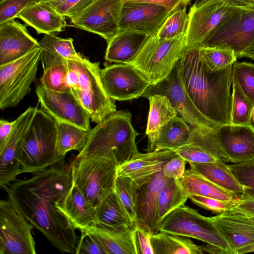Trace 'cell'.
Returning a JSON list of instances; mask_svg holds the SVG:
<instances>
[{
    "mask_svg": "<svg viewBox=\"0 0 254 254\" xmlns=\"http://www.w3.org/2000/svg\"><path fill=\"white\" fill-rule=\"evenodd\" d=\"M189 194L179 180L168 179L158 192L157 202V219L160 225L163 219L178 207L185 204Z\"/></svg>",
    "mask_w": 254,
    "mask_h": 254,
    "instance_id": "d6a6232c",
    "label": "cell"
},
{
    "mask_svg": "<svg viewBox=\"0 0 254 254\" xmlns=\"http://www.w3.org/2000/svg\"><path fill=\"white\" fill-rule=\"evenodd\" d=\"M41 49L36 48L21 58L0 65V109L17 106L29 93L41 61Z\"/></svg>",
    "mask_w": 254,
    "mask_h": 254,
    "instance_id": "ba28073f",
    "label": "cell"
},
{
    "mask_svg": "<svg viewBox=\"0 0 254 254\" xmlns=\"http://www.w3.org/2000/svg\"><path fill=\"white\" fill-rule=\"evenodd\" d=\"M179 180L189 196L196 194L225 201L234 200L239 197L194 172L190 168L186 170L184 176Z\"/></svg>",
    "mask_w": 254,
    "mask_h": 254,
    "instance_id": "4dcf8cb0",
    "label": "cell"
},
{
    "mask_svg": "<svg viewBox=\"0 0 254 254\" xmlns=\"http://www.w3.org/2000/svg\"><path fill=\"white\" fill-rule=\"evenodd\" d=\"M233 207L254 217V198L238 197L235 200Z\"/></svg>",
    "mask_w": 254,
    "mask_h": 254,
    "instance_id": "f5cc1de1",
    "label": "cell"
},
{
    "mask_svg": "<svg viewBox=\"0 0 254 254\" xmlns=\"http://www.w3.org/2000/svg\"><path fill=\"white\" fill-rule=\"evenodd\" d=\"M168 179L161 171L145 183L136 186L137 223L152 234L159 232L157 214V196Z\"/></svg>",
    "mask_w": 254,
    "mask_h": 254,
    "instance_id": "7402d4cb",
    "label": "cell"
},
{
    "mask_svg": "<svg viewBox=\"0 0 254 254\" xmlns=\"http://www.w3.org/2000/svg\"><path fill=\"white\" fill-rule=\"evenodd\" d=\"M75 254H108L99 238L88 232H81Z\"/></svg>",
    "mask_w": 254,
    "mask_h": 254,
    "instance_id": "7dc6e473",
    "label": "cell"
},
{
    "mask_svg": "<svg viewBox=\"0 0 254 254\" xmlns=\"http://www.w3.org/2000/svg\"><path fill=\"white\" fill-rule=\"evenodd\" d=\"M18 18L32 27L38 34L56 35L64 30L65 17L48 1L41 0L29 6Z\"/></svg>",
    "mask_w": 254,
    "mask_h": 254,
    "instance_id": "cb8c5ba5",
    "label": "cell"
},
{
    "mask_svg": "<svg viewBox=\"0 0 254 254\" xmlns=\"http://www.w3.org/2000/svg\"><path fill=\"white\" fill-rule=\"evenodd\" d=\"M252 120H253V122L254 123V111H253Z\"/></svg>",
    "mask_w": 254,
    "mask_h": 254,
    "instance_id": "94428289",
    "label": "cell"
},
{
    "mask_svg": "<svg viewBox=\"0 0 254 254\" xmlns=\"http://www.w3.org/2000/svg\"><path fill=\"white\" fill-rule=\"evenodd\" d=\"M100 76L107 94L116 101L138 98L150 85L147 78L130 64L106 66L101 68Z\"/></svg>",
    "mask_w": 254,
    "mask_h": 254,
    "instance_id": "9a60e30c",
    "label": "cell"
},
{
    "mask_svg": "<svg viewBox=\"0 0 254 254\" xmlns=\"http://www.w3.org/2000/svg\"><path fill=\"white\" fill-rule=\"evenodd\" d=\"M214 133L229 162L239 164L254 160V127L221 125Z\"/></svg>",
    "mask_w": 254,
    "mask_h": 254,
    "instance_id": "d6986e66",
    "label": "cell"
},
{
    "mask_svg": "<svg viewBox=\"0 0 254 254\" xmlns=\"http://www.w3.org/2000/svg\"><path fill=\"white\" fill-rule=\"evenodd\" d=\"M189 21L187 8L179 9L173 12L165 20L156 33L161 40L173 39L186 34Z\"/></svg>",
    "mask_w": 254,
    "mask_h": 254,
    "instance_id": "f35d334b",
    "label": "cell"
},
{
    "mask_svg": "<svg viewBox=\"0 0 254 254\" xmlns=\"http://www.w3.org/2000/svg\"><path fill=\"white\" fill-rule=\"evenodd\" d=\"M66 211L76 230L86 232L98 224L97 209L73 184L66 201Z\"/></svg>",
    "mask_w": 254,
    "mask_h": 254,
    "instance_id": "484cf974",
    "label": "cell"
},
{
    "mask_svg": "<svg viewBox=\"0 0 254 254\" xmlns=\"http://www.w3.org/2000/svg\"><path fill=\"white\" fill-rule=\"evenodd\" d=\"M228 166L243 187V192L239 197L254 198V160Z\"/></svg>",
    "mask_w": 254,
    "mask_h": 254,
    "instance_id": "b9f144b4",
    "label": "cell"
},
{
    "mask_svg": "<svg viewBox=\"0 0 254 254\" xmlns=\"http://www.w3.org/2000/svg\"><path fill=\"white\" fill-rule=\"evenodd\" d=\"M115 190L130 221L136 220L137 189L135 184L128 177L118 176Z\"/></svg>",
    "mask_w": 254,
    "mask_h": 254,
    "instance_id": "60d3db41",
    "label": "cell"
},
{
    "mask_svg": "<svg viewBox=\"0 0 254 254\" xmlns=\"http://www.w3.org/2000/svg\"><path fill=\"white\" fill-rule=\"evenodd\" d=\"M249 216L251 217V218L252 219V220L254 221V216H251L250 215H249Z\"/></svg>",
    "mask_w": 254,
    "mask_h": 254,
    "instance_id": "6125c7cd",
    "label": "cell"
},
{
    "mask_svg": "<svg viewBox=\"0 0 254 254\" xmlns=\"http://www.w3.org/2000/svg\"><path fill=\"white\" fill-rule=\"evenodd\" d=\"M191 0H125L126 2H141L157 4L163 6L171 12L187 7Z\"/></svg>",
    "mask_w": 254,
    "mask_h": 254,
    "instance_id": "816d5d0a",
    "label": "cell"
},
{
    "mask_svg": "<svg viewBox=\"0 0 254 254\" xmlns=\"http://www.w3.org/2000/svg\"><path fill=\"white\" fill-rule=\"evenodd\" d=\"M151 242L154 254H203L200 246L183 236L159 232L152 235Z\"/></svg>",
    "mask_w": 254,
    "mask_h": 254,
    "instance_id": "1f68e13d",
    "label": "cell"
},
{
    "mask_svg": "<svg viewBox=\"0 0 254 254\" xmlns=\"http://www.w3.org/2000/svg\"><path fill=\"white\" fill-rule=\"evenodd\" d=\"M156 94L167 96L172 106L192 127L215 130L221 125L206 118L193 104L181 78L180 61L164 79L155 85H150L142 97L147 98Z\"/></svg>",
    "mask_w": 254,
    "mask_h": 254,
    "instance_id": "7c38bea8",
    "label": "cell"
},
{
    "mask_svg": "<svg viewBox=\"0 0 254 254\" xmlns=\"http://www.w3.org/2000/svg\"><path fill=\"white\" fill-rule=\"evenodd\" d=\"M248 58L254 60V43L252 47L245 54H244L241 58Z\"/></svg>",
    "mask_w": 254,
    "mask_h": 254,
    "instance_id": "6f0895ef",
    "label": "cell"
},
{
    "mask_svg": "<svg viewBox=\"0 0 254 254\" xmlns=\"http://www.w3.org/2000/svg\"><path fill=\"white\" fill-rule=\"evenodd\" d=\"M156 34L150 36L130 64L147 78L150 85H155L164 79L189 51L185 34L171 39L161 40Z\"/></svg>",
    "mask_w": 254,
    "mask_h": 254,
    "instance_id": "52a82bcc",
    "label": "cell"
},
{
    "mask_svg": "<svg viewBox=\"0 0 254 254\" xmlns=\"http://www.w3.org/2000/svg\"><path fill=\"white\" fill-rule=\"evenodd\" d=\"M57 134L58 122L37 108L18 148L21 174H33L63 160L57 154Z\"/></svg>",
    "mask_w": 254,
    "mask_h": 254,
    "instance_id": "277c9868",
    "label": "cell"
},
{
    "mask_svg": "<svg viewBox=\"0 0 254 254\" xmlns=\"http://www.w3.org/2000/svg\"><path fill=\"white\" fill-rule=\"evenodd\" d=\"M172 13L157 4L125 2L120 18L119 30L133 31L150 36L158 32Z\"/></svg>",
    "mask_w": 254,
    "mask_h": 254,
    "instance_id": "e0dca14e",
    "label": "cell"
},
{
    "mask_svg": "<svg viewBox=\"0 0 254 254\" xmlns=\"http://www.w3.org/2000/svg\"><path fill=\"white\" fill-rule=\"evenodd\" d=\"M128 111L110 114L89 132L87 141L76 157L100 155L114 156L119 165L139 153L135 142L139 133L133 128Z\"/></svg>",
    "mask_w": 254,
    "mask_h": 254,
    "instance_id": "3957f363",
    "label": "cell"
},
{
    "mask_svg": "<svg viewBox=\"0 0 254 254\" xmlns=\"http://www.w3.org/2000/svg\"><path fill=\"white\" fill-rule=\"evenodd\" d=\"M152 235L149 231L139 226L137 221L136 240L139 254H154L151 242Z\"/></svg>",
    "mask_w": 254,
    "mask_h": 254,
    "instance_id": "f907efd6",
    "label": "cell"
},
{
    "mask_svg": "<svg viewBox=\"0 0 254 254\" xmlns=\"http://www.w3.org/2000/svg\"><path fill=\"white\" fill-rule=\"evenodd\" d=\"M125 0H94L81 13L70 19V26L96 34L109 42L119 31Z\"/></svg>",
    "mask_w": 254,
    "mask_h": 254,
    "instance_id": "5bb4252c",
    "label": "cell"
},
{
    "mask_svg": "<svg viewBox=\"0 0 254 254\" xmlns=\"http://www.w3.org/2000/svg\"><path fill=\"white\" fill-rule=\"evenodd\" d=\"M159 231L194 238L219 247L228 254H236L208 217L185 204L175 209L163 219Z\"/></svg>",
    "mask_w": 254,
    "mask_h": 254,
    "instance_id": "9c48e42d",
    "label": "cell"
},
{
    "mask_svg": "<svg viewBox=\"0 0 254 254\" xmlns=\"http://www.w3.org/2000/svg\"><path fill=\"white\" fill-rule=\"evenodd\" d=\"M176 154L188 163H206L219 159L205 149L191 143H188L174 149Z\"/></svg>",
    "mask_w": 254,
    "mask_h": 254,
    "instance_id": "ee69618b",
    "label": "cell"
},
{
    "mask_svg": "<svg viewBox=\"0 0 254 254\" xmlns=\"http://www.w3.org/2000/svg\"><path fill=\"white\" fill-rule=\"evenodd\" d=\"M200 59L211 70L218 71L233 64L237 59L230 49L200 46L198 48Z\"/></svg>",
    "mask_w": 254,
    "mask_h": 254,
    "instance_id": "74e56055",
    "label": "cell"
},
{
    "mask_svg": "<svg viewBox=\"0 0 254 254\" xmlns=\"http://www.w3.org/2000/svg\"><path fill=\"white\" fill-rule=\"evenodd\" d=\"M194 0L189 13L186 39L189 50L200 47L210 33L239 7L224 0Z\"/></svg>",
    "mask_w": 254,
    "mask_h": 254,
    "instance_id": "4fadbf2b",
    "label": "cell"
},
{
    "mask_svg": "<svg viewBox=\"0 0 254 254\" xmlns=\"http://www.w3.org/2000/svg\"><path fill=\"white\" fill-rule=\"evenodd\" d=\"M119 165L113 155L76 157L71 163L73 184L97 209L116 189Z\"/></svg>",
    "mask_w": 254,
    "mask_h": 254,
    "instance_id": "8992f818",
    "label": "cell"
},
{
    "mask_svg": "<svg viewBox=\"0 0 254 254\" xmlns=\"http://www.w3.org/2000/svg\"><path fill=\"white\" fill-rule=\"evenodd\" d=\"M38 47L39 42L26 25L14 20L0 25V65L17 60Z\"/></svg>",
    "mask_w": 254,
    "mask_h": 254,
    "instance_id": "44dd1931",
    "label": "cell"
},
{
    "mask_svg": "<svg viewBox=\"0 0 254 254\" xmlns=\"http://www.w3.org/2000/svg\"><path fill=\"white\" fill-rule=\"evenodd\" d=\"M189 163L190 169L194 172L239 197L242 194V186L226 162L218 159L214 162Z\"/></svg>",
    "mask_w": 254,
    "mask_h": 254,
    "instance_id": "4316f807",
    "label": "cell"
},
{
    "mask_svg": "<svg viewBox=\"0 0 254 254\" xmlns=\"http://www.w3.org/2000/svg\"><path fill=\"white\" fill-rule=\"evenodd\" d=\"M200 248L203 254H228L227 252L220 247L208 243L201 245Z\"/></svg>",
    "mask_w": 254,
    "mask_h": 254,
    "instance_id": "11a10c76",
    "label": "cell"
},
{
    "mask_svg": "<svg viewBox=\"0 0 254 254\" xmlns=\"http://www.w3.org/2000/svg\"><path fill=\"white\" fill-rule=\"evenodd\" d=\"M186 162L183 158L177 155L164 165L162 171L163 175L169 179L180 180L185 172Z\"/></svg>",
    "mask_w": 254,
    "mask_h": 254,
    "instance_id": "681fc988",
    "label": "cell"
},
{
    "mask_svg": "<svg viewBox=\"0 0 254 254\" xmlns=\"http://www.w3.org/2000/svg\"><path fill=\"white\" fill-rule=\"evenodd\" d=\"M14 121L10 122L4 119L0 120V149L7 142L13 129Z\"/></svg>",
    "mask_w": 254,
    "mask_h": 254,
    "instance_id": "db71d44e",
    "label": "cell"
},
{
    "mask_svg": "<svg viewBox=\"0 0 254 254\" xmlns=\"http://www.w3.org/2000/svg\"><path fill=\"white\" fill-rule=\"evenodd\" d=\"M2 0H0V1H2Z\"/></svg>",
    "mask_w": 254,
    "mask_h": 254,
    "instance_id": "be15d7a7",
    "label": "cell"
},
{
    "mask_svg": "<svg viewBox=\"0 0 254 254\" xmlns=\"http://www.w3.org/2000/svg\"><path fill=\"white\" fill-rule=\"evenodd\" d=\"M73 185L71 166L63 160L5 187L26 219L59 251L76 254L79 238L66 211Z\"/></svg>",
    "mask_w": 254,
    "mask_h": 254,
    "instance_id": "6da1fadb",
    "label": "cell"
},
{
    "mask_svg": "<svg viewBox=\"0 0 254 254\" xmlns=\"http://www.w3.org/2000/svg\"><path fill=\"white\" fill-rule=\"evenodd\" d=\"M72 38H62L54 34H45L39 42L41 49V61L43 68L65 60H79L83 58L76 52Z\"/></svg>",
    "mask_w": 254,
    "mask_h": 254,
    "instance_id": "f1b7e54d",
    "label": "cell"
},
{
    "mask_svg": "<svg viewBox=\"0 0 254 254\" xmlns=\"http://www.w3.org/2000/svg\"><path fill=\"white\" fill-rule=\"evenodd\" d=\"M191 127V135L188 143L198 145L208 150L219 159L229 162L214 133V130L197 127Z\"/></svg>",
    "mask_w": 254,
    "mask_h": 254,
    "instance_id": "ab89813d",
    "label": "cell"
},
{
    "mask_svg": "<svg viewBox=\"0 0 254 254\" xmlns=\"http://www.w3.org/2000/svg\"><path fill=\"white\" fill-rule=\"evenodd\" d=\"M149 37L133 31L119 30L107 43L105 59L111 63L131 64Z\"/></svg>",
    "mask_w": 254,
    "mask_h": 254,
    "instance_id": "d4e9b609",
    "label": "cell"
},
{
    "mask_svg": "<svg viewBox=\"0 0 254 254\" xmlns=\"http://www.w3.org/2000/svg\"><path fill=\"white\" fill-rule=\"evenodd\" d=\"M189 198L198 206L218 214L232 207L235 200L225 201L196 194L190 195Z\"/></svg>",
    "mask_w": 254,
    "mask_h": 254,
    "instance_id": "bcb514c9",
    "label": "cell"
},
{
    "mask_svg": "<svg viewBox=\"0 0 254 254\" xmlns=\"http://www.w3.org/2000/svg\"><path fill=\"white\" fill-rule=\"evenodd\" d=\"M70 90L89 115L97 124L117 111L115 100L107 94L100 76L99 62L83 58L66 60Z\"/></svg>",
    "mask_w": 254,
    "mask_h": 254,
    "instance_id": "5b68a950",
    "label": "cell"
},
{
    "mask_svg": "<svg viewBox=\"0 0 254 254\" xmlns=\"http://www.w3.org/2000/svg\"><path fill=\"white\" fill-rule=\"evenodd\" d=\"M229 3L238 7H254V0H224Z\"/></svg>",
    "mask_w": 254,
    "mask_h": 254,
    "instance_id": "9f6ffc18",
    "label": "cell"
},
{
    "mask_svg": "<svg viewBox=\"0 0 254 254\" xmlns=\"http://www.w3.org/2000/svg\"><path fill=\"white\" fill-rule=\"evenodd\" d=\"M208 218L236 254H244L246 249L254 244V221L248 214L232 207Z\"/></svg>",
    "mask_w": 254,
    "mask_h": 254,
    "instance_id": "ac0fdd59",
    "label": "cell"
},
{
    "mask_svg": "<svg viewBox=\"0 0 254 254\" xmlns=\"http://www.w3.org/2000/svg\"><path fill=\"white\" fill-rule=\"evenodd\" d=\"M251 252H254V244H252V245L248 247L247 249H246L244 252V254Z\"/></svg>",
    "mask_w": 254,
    "mask_h": 254,
    "instance_id": "680465c9",
    "label": "cell"
},
{
    "mask_svg": "<svg viewBox=\"0 0 254 254\" xmlns=\"http://www.w3.org/2000/svg\"><path fill=\"white\" fill-rule=\"evenodd\" d=\"M232 85L230 124L250 125L254 110V103L245 94L233 76Z\"/></svg>",
    "mask_w": 254,
    "mask_h": 254,
    "instance_id": "d590c367",
    "label": "cell"
},
{
    "mask_svg": "<svg viewBox=\"0 0 254 254\" xmlns=\"http://www.w3.org/2000/svg\"><path fill=\"white\" fill-rule=\"evenodd\" d=\"M147 98L149 100L150 106L146 130L148 147L154 142L162 127L172 119L177 116L178 112L166 95L156 94Z\"/></svg>",
    "mask_w": 254,
    "mask_h": 254,
    "instance_id": "f546056e",
    "label": "cell"
},
{
    "mask_svg": "<svg viewBox=\"0 0 254 254\" xmlns=\"http://www.w3.org/2000/svg\"><path fill=\"white\" fill-rule=\"evenodd\" d=\"M35 92L40 108L57 122L70 124L90 131V118L71 90L59 92L38 84Z\"/></svg>",
    "mask_w": 254,
    "mask_h": 254,
    "instance_id": "2e32d148",
    "label": "cell"
},
{
    "mask_svg": "<svg viewBox=\"0 0 254 254\" xmlns=\"http://www.w3.org/2000/svg\"><path fill=\"white\" fill-rule=\"evenodd\" d=\"M254 43V7H244L226 17L201 46L232 50L241 58Z\"/></svg>",
    "mask_w": 254,
    "mask_h": 254,
    "instance_id": "30bf717a",
    "label": "cell"
},
{
    "mask_svg": "<svg viewBox=\"0 0 254 254\" xmlns=\"http://www.w3.org/2000/svg\"><path fill=\"white\" fill-rule=\"evenodd\" d=\"M33 228L12 198L0 200V254H36Z\"/></svg>",
    "mask_w": 254,
    "mask_h": 254,
    "instance_id": "8fae6325",
    "label": "cell"
},
{
    "mask_svg": "<svg viewBox=\"0 0 254 254\" xmlns=\"http://www.w3.org/2000/svg\"><path fill=\"white\" fill-rule=\"evenodd\" d=\"M42 0H3L0 1V25L18 18L20 13Z\"/></svg>",
    "mask_w": 254,
    "mask_h": 254,
    "instance_id": "f6af8a7d",
    "label": "cell"
},
{
    "mask_svg": "<svg viewBox=\"0 0 254 254\" xmlns=\"http://www.w3.org/2000/svg\"><path fill=\"white\" fill-rule=\"evenodd\" d=\"M137 220L112 227L98 224L87 231L97 236L108 254H139L136 240Z\"/></svg>",
    "mask_w": 254,
    "mask_h": 254,
    "instance_id": "603a6c76",
    "label": "cell"
},
{
    "mask_svg": "<svg viewBox=\"0 0 254 254\" xmlns=\"http://www.w3.org/2000/svg\"><path fill=\"white\" fill-rule=\"evenodd\" d=\"M232 66L211 70L200 59L198 48L189 50L180 60L181 78L193 104L219 125L230 124Z\"/></svg>",
    "mask_w": 254,
    "mask_h": 254,
    "instance_id": "7a4b0ae2",
    "label": "cell"
},
{
    "mask_svg": "<svg viewBox=\"0 0 254 254\" xmlns=\"http://www.w3.org/2000/svg\"><path fill=\"white\" fill-rule=\"evenodd\" d=\"M97 219L98 224L112 227L121 226L132 222L126 211L116 190L103 200L98 208Z\"/></svg>",
    "mask_w": 254,
    "mask_h": 254,
    "instance_id": "e575fe53",
    "label": "cell"
},
{
    "mask_svg": "<svg viewBox=\"0 0 254 254\" xmlns=\"http://www.w3.org/2000/svg\"><path fill=\"white\" fill-rule=\"evenodd\" d=\"M177 155L174 149L139 152L119 165L118 176L128 177L137 187L140 186L162 171L166 163Z\"/></svg>",
    "mask_w": 254,
    "mask_h": 254,
    "instance_id": "ffe728a7",
    "label": "cell"
},
{
    "mask_svg": "<svg viewBox=\"0 0 254 254\" xmlns=\"http://www.w3.org/2000/svg\"><path fill=\"white\" fill-rule=\"evenodd\" d=\"M232 76L245 94L254 103V64L236 61L232 66Z\"/></svg>",
    "mask_w": 254,
    "mask_h": 254,
    "instance_id": "7bdbcfd3",
    "label": "cell"
},
{
    "mask_svg": "<svg viewBox=\"0 0 254 254\" xmlns=\"http://www.w3.org/2000/svg\"><path fill=\"white\" fill-rule=\"evenodd\" d=\"M40 79L43 87L55 91L70 90L67 81L68 68L66 60L43 68Z\"/></svg>",
    "mask_w": 254,
    "mask_h": 254,
    "instance_id": "8d00e7d4",
    "label": "cell"
},
{
    "mask_svg": "<svg viewBox=\"0 0 254 254\" xmlns=\"http://www.w3.org/2000/svg\"><path fill=\"white\" fill-rule=\"evenodd\" d=\"M89 132L70 124L58 122L57 150L58 156L63 159L70 151H80L87 141Z\"/></svg>",
    "mask_w": 254,
    "mask_h": 254,
    "instance_id": "836d02e7",
    "label": "cell"
},
{
    "mask_svg": "<svg viewBox=\"0 0 254 254\" xmlns=\"http://www.w3.org/2000/svg\"><path fill=\"white\" fill-rule=\"evenodd\" d=\"M93 0H64L50 2L60 14L70 19L78 16Z\"/></svg>",
    "mask_w": 254,
    "mask_h": 254,
    "instance_id": "c3c4849f",
    "label": "cell"
},
{
    "mask_svg": "<svg viewBox=\"0 0 254 254\" xmlns=\"http://www.w3.org/2000/svg\"><path fill=\"white\" fill-rule=\"evenodd\" d=\"M45 0V1H48L50 2H57L59 1H62L64 0Z\"/></svg>",
    "mask_w": 254,
    "mask_h": 254,
    "instance_id": "91938a15",
    "label": "cell"
},
{
    "mask_svg": "<svg viewBox=\"0 0 254 254\" xmlns=\"http://www.w3.org/2000/svg\"><path fill=\"white\" fill-rule=\"evenodd\" d=\"M190 135V126L183 118L176 116L162 127L154 142L145 151L178 148L189 143Z\"/></svg>",
    "mask_w": 254,
    "mask_h": 254,
    "instance_id": "83f0119b",
    "label": "cell"
}]
</instances>
